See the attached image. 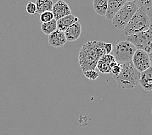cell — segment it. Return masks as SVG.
Here are the masks:
<instances>
[{"instance_id": "d6986e66", "label": "cell", "mask_w": 152, "mask_h": 135, "mask_svg": "<svg viewBox=\"0 0 152 135\" xmlns=\"http://www.w3.org/2000/svg\"><path fill=\"white\" fill-rule=\"evenodd\" d=\"M53 19H55V17L52 11H46L40 14L39 15V21L42 24L49 22Z\"/></svg>"}, {"instance_id": "8992f818", "label": "cell", "mask_w": 152, "mask_h": 135, "mask_svg": "<svg viewBox=\"0 0 152 135\" xmlns=\"http://www.w3.org/2000/svg\"><path fill=\"white\" fill-rule=\"evenodd\" d=\"M126 41L131 42L137 49L145 51L148 54L152 52V24L146 31L126 36Z\"/></svg>"}, {"instance_id": "277c9868", "label": "cell", "mask_w": 152, "mask_h": 135, "mask_svg": "<svg viewBox=\"0 0 152 135\" xmlns=\"http://www.w3.org/2000/svg\"><path fill=\"white\" fill-rule=\"evenodd\" d=\"M135 1H127L123 5L111 20L113 26L118 30L124 31L134 14L138 10Z\"/></svg>"}, {"instance_id": "9a60e30c", "label": "cell", "mask_w": 152, "mask_h": 135, "mask_svg": "<svg viewBox=\"0 0 152 135\" xmlns=\"http://www.w3.org/2000/svg\"><path fill=\"white\" fill-rule=\"evenodd\" d=\"M108 0H93V9L99 16H106Z\"/></svg>"}, {"instance_id": "cb8c5ba5", "label": "cell", "mask_w": 152, "mask_h": 135, "mask_svg": "<svg viewBox=\"0 0 152 135\" xmlns=\"http://www.w3.org/2000/svg\"><path fill=\"white\" fill-rule=\"evenodd\" d=\"M149 57H150V62H151V67H152V52L150 53H149Z\"/></svg>"}, {"instance_id": "7a4b0ae2", "label": "cell", "mask_w": 152, "mask_h": 135, "mask_svg": "<svg viewBox=\"0 0 152 135\" xmlns=\"http://www.w3.org/2000/svg\"><path fill=\"white\" fill-rule=\"evenodd\" d=\"M121 66L120 74L112 77L121 88L128 90L133 89L139 83L140 73L135 68L132 62Z\"/></svg>"}, {"instance_id": "e0dca14e", "label": "cell", "mask_w": 152, "mask_h": 135, "mask_svg": "<svg viewBox=\"0 0 152 135\" xmlns=\"http://www.w3.org/2000/svg\"><path fill=\"white\" fill-rule=\"evenodd\" d=\"M57 30V21L55 19H53L49 22L42 24L41 25V31L46 35H50Z\"/></svg>"}, {"instance_id": "2e32d148", "label": "cell", "mask_w": 152, "mask_h": 135, "mask_svg": "<svg viewBox=\"0 0 152 135\" xmlns=\"http://www.w3.org/2000/svg\"><path fill=\"white\" fill-rule=\"evenodd\" d=\"M35 4L37 5V13L40 14L46 11H52L54 3L52 0H36Z\"/></svg>"}, {"instance_id": "4fadbf2b", "label": "cell", "mask_w": 152, "mask_h": 135, "mask_svg": "<svg viewBox=\"0 0 152 135\" xmlns=\"http://www.w3.org/2000/svg\"><path fill=\"white\" fill-rule=\"evenodd\" d=\"M139 83L142 89L146 91H152V67L140 73Z\"/></svg>"}, {"instance_id": "ffe728a7", "label": "cell", "mask_w": 152, "mask_h": 135, "mask_svg": "<svg viewBox=\"0 0 152 135\" xmlns=\"http://www.w3.org/2000/svg\"><path fill=\"white\" fill-rule=\"evenodd\" d=\"M84 76L88 79L92 80V81H95L99 77V72L96 71L95 70H88L84 72H83Z\"/></svg>"}, {"instance_id": "44dd1931", "label": "cell", "mask_w": 152, "mask_h": 135, "mask_svg": "<svg viewBox=\"0 0 152 135\" xmlns=\"http://www.w3.org/2000/svg\"><path fill=\"white\" fill-rule=\"evenodd\" d=\"M26 11L29 14H34L37 13V5L34 3L29 1L26 5Z\"/></svg>"}, {"instance_id": "7c38bea8", "label": "cell", "mask_w": 152, "mask_h": 135, "mask_svg": "<svg viewBox=\"0 0 152 135\" xmlns=\"http://www.w3.org/2000/svg\"><path fill=\"white\" fill-rule=\"evenodd\" d=\"M82 32V26L78 21L71 25L64 31L65 36L68 42H73L77 41L80 36Z\"/></svg>"}, {"instance_id": "52a82bcc", "label": "cell", "mask_w": 152, "mask_h": 135, "mask_svg": "<svg viewBox=\"0 0 152 135\" xmlns=\"http://www.w3.org/2000/svg\"><path fill=\"white\" fill-rule=\"evenodd\" d=\"M132 62L140 73L144 72L151 66L149 54L142 49H137Z\"/></svg>"}, {"instance_id": "5bb4252c", "label": "cell", "mask_w": 152, "mask_h": 135, "mask_svg": "<svg viewBox=\"0 0 152 135\" xmlns=\"http://www.w3.org/2000/svg\"><path fill=\"white\" fill-rule=\"evenodd\" d=\"M78 18L71 14L67 16H65L61 19L57 20V29L58 30L64 32L67 28L69 27L71 25L77 22Z\"/></svg>"}, {"instance_id": "3957f363", "label": "cell", "mask_w": 152, "mask_h": 135, "mask_svg": "<svg viewBox=\"0 0 152 135\" xmlns=\"http://www.w3.org/2000/svg\"><path fill=\"white\" fill-rule=\"evenodd\" d=\"M150 25V20L147 12L139 9L124 28V33L126 36L138 34L147 31Z\"/></svg>"}, {"instance_id": "5b68a950", "label": "cell", "mask_w": 152, "mask_h": 135, "mask_svg": "<svg viewBox=\"0 0 152 135\" xmlns=\"http://www.w3.org/2000/svg\"><path fill=\"white\" fill-rule=\"evenodd\" d=\"M136 50V47L131 42L122 41L113 47L111 55L118 64H123L132 62Z\"/></svg>"}, {"instance_id": "6da1fadb", "label": "cell", "mask_w": 152, "mask_h": 135, "mask_svg": "<svg viewBox=\"0 0 152 135\" xmlns=\"http://www.w3.org/2000/svg\"><path fill=\"white\" fill-rule=\"evenodd\" d=\"M104 45V42L93 41L87 42L82 46L78 54V64L83 72L95 70L98 62L106 54Z\"/></svg>"}, {"instance_id": "7402d4cb", "label": "cell", "mask_w": 152, "mask_h": 135, "mask_svg": "<svg viewBox=\"0 0 152 135\" xmlns=\"http://www.w3.org/2000/svg\"><path fill=\"white\" fill-rule=\"evenodd\" d=\"M121 71V64H118L117 62L115 63H114L113 65L111 66V72H110V74L111 76H114V75H117Z\"/></svg>"}, {"instance_id": "9c48e42d", "label": "cell", "mask_w": 152, "mask_h": 135, "mask_svg": "<svg viewBox=\"0 0 152 135\" xmlns=\"http://www.w3.org/2000/svg\"><path fill=\"white\" fill-rule=\"evenodd\" d=\"M116 63L114 57L111 54H105L100 58L96 68L102 74H110L111 66Z\"/></svg>"}, {"instance_id": "ac0fdd59", "label": "cell", "mask_w": 152, "mask_h": 135, "mask_svg": "<svg viewBox=\"0 0 152 135\" xmlns=\"http://www.w3.org/2000/svg\"><path fill=\"white\" fill-rule=\"evenodd\" d=\"M139 9L148 12L152 9V0H135Z\"/></svg>"}, {"instance_id": "8fae6325", "label": "cell", "mask_w": 152, "mask_h": 135, "mask_svg": "<svg viewBox=\"0 0 152 135\" xmlns=\"http://www.w3.org/2000/svg\"><path fill=\"white\" fill-rule=\"evenodd\" d=\"M126 2V0H108L107 9L106 14V19L111 21L115 14Z\"/></svg>"}, {"instance_id": "603a6c76", "label": "cell", "mask_w": 152, "mask_h": 135, "mask_svg": "<svg viewBox=\"0 0 152 135\" xmlns=\"http://www.w3.org/2000/svg\"><path fill=\"white\" fill-rule=\"evenodd\" d=\"M104 49L106 54H110L113 50V45L111 43H105L104 45Z\"/></svg>"}, {"instance_id": "ba28073f", "label": "cell", "mask_w": 152, "mask_h": 135, "mask_svg": "<svg viewBox=\"0 0 152 135\" xmlns=\"http://www.w3.org/2000/svg\"><path fill=\"white\" fill-rule=\"evenodd\" d=\"M52 12L56 21L72 14L69 6L63 0H58L53 5Z\"/></svg>"}, {"instance_id": "30bf717a", "label": "cell", "mask_w": 152, "mask_h": 135, "mask_svg": "<svg viewBox=\"0 0 152 135\" xmlns=\"http://www.w3.org/2000/svg\"><path fill=\"white\" fill-rule=\"evenodd\" d=\"M67 39L65 36L64 32L56 30L53 33L49 35L48 44L49 45L58 48V47H63L67 42Z\"/></svg>"}, {"instance_id": "d4e9b609", "label": "cell", "mask_w": 152, "mask_h": 135, "mask_svg": "<svg viewBox=\"0 0 152 135\" xmlns=\"http://www.w3.org/2000/svg\"><path fill=\"white\" fill-rule=\"evenodd\" d=\"M126 1H134L135 0H126Z\"/></svg>"}]
</instances>
